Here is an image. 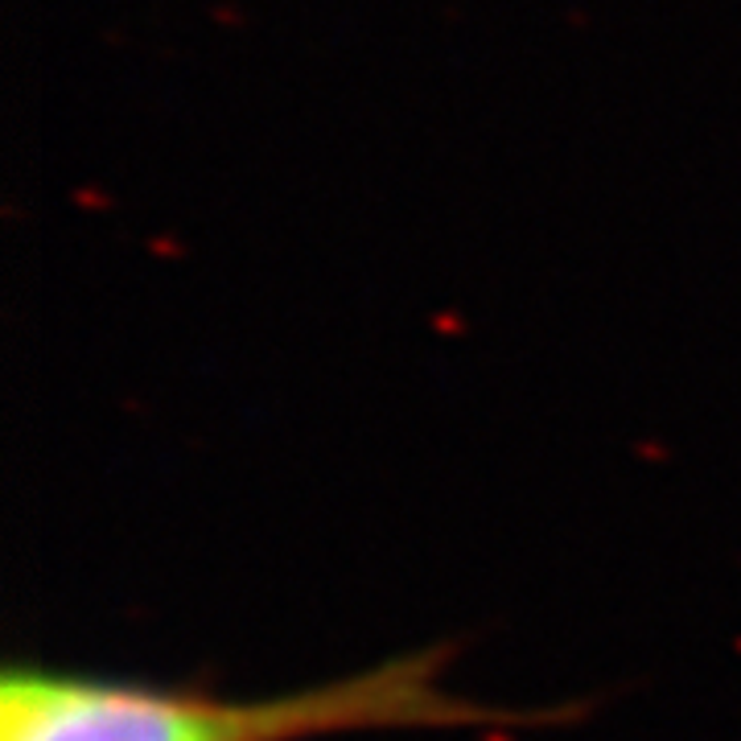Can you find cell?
I'll list each match as a JSON object with an SVG mask.
<instances>
[{
  "label": "cell",
  "instance_id": "obj_1",
  "mask_svg": "<svg viewBox=\"0 0 741 741\" xmlns=\"http://www.w3.org/2000/svg\"><path fill=\"white\" fill-rule=\"evenodd\" d=\"M449 647L272 696H219L67 668H9L0 741H321L351 733H503L565 725V708H506L445 688Z\"/></svg>",
  "mask_w": 741,
  "mask_h": 741
}]
</instances>
